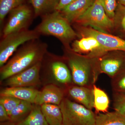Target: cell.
<instances>
[{"label": "cell", "mask_w": 125, "mask_h": 125, "mask_svg": "<svg viewBox=\"0 0 125 125\" xmlns=\"http://www.w3.org/2000/svg\"><path fill=\"white\" fill-rule=\"evenodd\" d=\"M95 0H76L59 11L70 23L75 22L93 4Z\"/></svg>", "instance_id": "cell-14"}, {"label": "cell", "mask_w": 125, "mask_h": 125, "mask_svg": "<svg viewBox=\"0 0 125 125\" xmlns=\"http://www.w3.org/2000/svg\"><path fill=\"white\" fill-rule=\"evenodd\" d=\"M64 125V124H62V125Z\"/></svg>", "instance_id": "cell-33"}, {"label": "cell", "mask_w": 125, "mask_h": 125, "mask_svg": "<svg viewBox=\"0 0 125 125\" xmlns=\"http://www.w3.org/2000/svg\"><path fill=\"white\" fill-rule=\"evenodd\" d=\"M99 57L97 62L99 73L106 74L112 79L125 72L123 70L125 60L122 57L104 55Z\"/></svg>", "instance_id": "cell-11"}, {"label": "cell", "mask_w": 125, "mask_h": 125, "mask_svg": "<svg viewBox=\"0 0 125 125\" xmlns=\"http://www.w3.org/2000/svg\"><path fill=\"white\" fill-rule=\"evenodd\" d=\"M37 39L25 43L10 60L1 67V80H6L42 61L47 46Z\"/></svg>", "instance_id": "cell-1"}, {"label": "cell", "mask_w": 125, "mask_h": 125, "mask_svg": "<svg viewBox=\"0 0 125 125\" xmlns=\"http://www.w3.org/2000/svg\"><path fill=\"white\" fill-rule=\"evenodd\" d=\"M42 17V22L36 29L40 34L54 36L64 43L69 42L77 36L70 23L60 11L56 10Z\"/></svg>", "instance_id": "cell-3"}, {"label": "cell", "mask_w": 125, "mask_h": 125, "mask_svg": "<svg viewBox=\"0 0 125 125\" xmlns=\"http://www.w3.org/2000/svg\"><path fill=\"white\" fill-rule=\"evenodd\" d=\"M25 0H0V22L12 10L24 3Z\"/></svg>", "instance_id": "cell-23"}, {"label": "cell", "mask_w": 125, "mask_h": 125, "mask_svg": "<svg viewBox=\"0 0 125 125\" xmlns=\"http://www.w3.org/2000/svg\"><path fill=\"white\" fill-rule=\"evenodd\" d=\"M72 51L78 54H86L89 58H98L106 53L95 38L84 36L74 41L72 44Z\"/></svg>", "instance_id": "cell-10"}, {"label": "cell", "mask_w": 125, "mask_h": 125, "mask_svg": "<svg viewBox=\"0 0 125 125\" xmlns=\"http://www.w3.org/2000/svg\"><path fill=\"white\" fill-rule=\"evenodd\" d=\"M65 125H94L96 115L92 109L64 97L59 105Z\"/></svg>", "instance_id": "cell-4"}, {"label": "cell", "mask_w": 125, "mask_h": 125, "mask_svg": "<svg viewBox=\"0 0 125 125\" xmlns=\"http://www.w3.org/2000/svg\"><path fill=\"white\" fill-rule=\"evenodd\" d=\"M10 121V116L7 111L2 105L0 104V122H4Z\"/></svg>", "instance_id": "cell-29"}, {"label": "cell", "mask_w": 125, "mask_h": 125, "mask_svg": "<svg viewBox=\"0 0 125 125\" xmlns=\"http://www.w3.org/2000/svg\"><path fill=\"white\" fill-rule=\"evenodd\" d=\"M76 0H60L56 10L60 11L65 7Z\"/></svg>", "instance_id": "cell-30"}, {"label": "cell", "mask_w": 125, "mask_h": 125, "mask_svg": "<svg viewBox=\"0 0 125 125\" xmlns=\"http://www.w3.org/2000/svg\"><path fill=\"white\" fill-rule=\"evenodd\" d=\"M73 52L67 59L73 83L80 86H93L100 74L97 62L93 63L94 58Z\"/></svg>", "instance_id": "cell-2"}, {"label": "cell", "mask_w": 125, "mask_h": 125, "mask_svg": "<svg viewBox=\"0 0 125 125\" xmlns=\"http://www.w3.org/2000/svg\"><path fill=\"white\" fill-rule=\"evenodd\" d=\"M68 95L75 102L90 109L94 108L93 86L71 85L67 89Z\"/></svg>", "instance_id": "cell-12"}, {"label": "cell", "mask_w": 125, "mask_h": 125, "mask_svg": "<svg viewBox=\"0 0 125 125\" xmlns=\"http://www.w3.org/2000/svg\"><path fill=\"white\" fill-rule=\"evenodd\" d=\"M42 62L27 69L11 76L6 79V84L9 87H31L40 83V71Z\"/></svg>", "instance_id": "cell-9"}, {"label": "cell", "mask_w": 125, "mask_h": 125, "mask_svg": "<svg viewBox=\"0 0 125 125\" xmlns=\"http://www.w3.org/2000/svg\"><path fill=\"white\" fill-rule=\"evenodd\" d=\"M40 34L36 30L27 29L3 37L0 42V66L2 67L21 45L37 39Z\"/></svg>", "instance_id": "cell-5"}, {"label": "cell", "mask_w": 125, "mask_h": 125, "mask_svg": "<svg viewBox=\"0 0 125 125\" xmlns=\"http://www.w3.org/2000/svg\"><path fill=\"white\" fill-rule=\"evenodd\" d=\"M9 14V20L3 30V37L28 29L33 16H35L32 7L24 3L12 10Z\"/></svg>", "instance_id": "cell-7"}, {"label": "cell", "mask_w": 125, "mask_h": 125, "mask_svg": "<svg viewBox=\"0 0 125 125\" xmlns=\"http://www.w3.org/2000/svg\"><path fill=\"white\" fill-rule=\"evenodd\" d=\"M118 3L123 5H125V0H117Z\"/></svg>", "instance_id": "cell-32"}, {"label": "cell", "mask_w": 125, "mask_h": 125, "mask_svg": "<svg viewBox=\"0 0 125 125\" xmlns=\"http://www.w3.org/2000/svg\"><path fill=\"white\" fill-rule=\"evenodd\" d=\"M113 92L125 94V72L112 79Z\"/></svg>", "instance_id": "cell-27"}, {"label": "cell", "mask_w": 125, "mask_h": 125, "mask_svg": "<svg viewBox=\"0 0 125 125\" xmlns=\"http://www.w3.org/2000/svg\"><path fill=\"white\" fill-rule=\"evenodd\" d=\"M33 104L27 101H21L10 114V121L16 124L24 120L31 112Z\"/></svg>", "instance_id": "cell-22"}, {"label": "cell", "mask_w": 125, "mask_h": 125, "mask_svg": "<svg viewBox=\"0 0 125 125\" xmlns=\"http://www.w3.org/2000/svg\"><path fill=\"white\" fill-rule=\"evenodd\" d=\"M30 114L17 125H49L43 115L41 106L34 104Z\"/></svg>", "instance_id": "cell-20"}, {"label": "cell", "mask_w": 125, "mask_h": 125, "mask_svg": "<svg viewBox=\"0 0 125 125\" xmlns=\"http://www.w3.org/2000/svg\"><path fill=\"white\" fill-rule=\"evenodd\" d=\"M39 91L33 87H8L1 90L0 95L11 96L34 104Z\"/></svg>", "instance_id": "cell-15"}, {"label": "cell", "mask_w": 125, "mask_h": 125, "mask_svg": "<svg viewBox=\"0 0 125 125\" xmlns=\"http://www.w3.org/2000/svg\"><path fill=\"white\" fill-rule=\"evenodd\" d=\"M59 1L60 0H29L36 16H42L56 11Z\"/></svg>", "instance_id": "cell-16"}, {"label": "cell", "mask_w": 125, "mask_h": 125, "mask_svg": "<svg viewBox=\"0 0 125 125\" xmlns=\"http://www.w3.org/2000/svg\"><path fill=\"white\" fill-rule=\"evenodd\" d=\"M94 125H125V117L117 112L99 113Z\"/></svg>", "instance_id": "cell-19"}, {"label": "cell", "mask_w": 125, "mask_h": 125, "mask_svg": "<svg viewBox=\"0 0 125 125\" xmlns=\"http://www.w3.org/2000/svg\"><path fill=\"white\" fill-rule=\"evenodd\" d=\"M114 24L117 25L125 32V5L118 3L114 19Z\"/></svg>", "instance_id": "cell-26"}, {"label": "cell", "mask_w": 125, "mask_h": 125, "mask_svg": "<svg viewBox=\"0 0 125 125\" xmlns=\"http://www.w3.org/2000/svg\"><path fill=\"white\" fill-rule=\"evenodd\" d=\"M93 89L94 108L97 112H107L110 103L107 94L105 91L97 87L95 84L93 85Z\"/></svg>", "instance_id": "cell-21"}, {"label": "cell", "mask_w": 125, "mask_h": 125, "mask_svg": "<svg viewBox=\"0 0 125 125\" xmlns=\"http://www.w3.org/2000/svg\"><path fill=\"white\" fill-rule=\"evenodd\" d=\"M43 114L49 125L62 124V113L59 105L45 104L41 105Z\"/></svg>", "instance_id": "cell-17"}, {"label": "cell", "mask_w": 125, "mask_h": 125, "mask_svg": "<svg viewBox=\"0 0 125 125\" xmlns=\"http://www.w3.org/2000/svg\"><path fill=\"white\" fill-rule=\"evenodd\" d=\"M75 22L106 33L115 25L114 20L108 17L99 0H95L91 7Z\"/></svg>", "instance_id": "cell-6"}, {"label": "cell", "mask_w": 125, "mask_h": 125, "mask_svg": "<svg viewBox=\"0 0 125 125\" xmlns=\"http://www.w3.org/2000/svg\"><path fill=\"white\" fill-rule=\"evenodd\" d=\"M82 37L92 36L97 40L106 52L114 51L125 52V40L120 37L97 30L91 27L80 30Z\"/></svg>", "instance_id": "cell-8"}, {"label": "cell", "mask_w": 125, "mask_h": 125, "mask_svg": "<svg viewBox=\"0 0 125 125\" xmlns=\"http://www.w3.org/2000/svg\"><path fill=\"white\" fill-rule=\"evenodd\" d=\"M113 98L115 111L125 117V94L113 92Z\"/></svg>", "instance_id": "cell-24"}, {"label": "cell", "mask_w": 125, "mask_h": 125, "mask_svg": "<svg viewBox=\"0 0 125 125\" xmlns=\"http://www.w3.org/2000/svg\"><path fill=\"white\" fill-rule=\"evenodd\" d=\"M21 101L11 96H1L0 98V104L5 108L10 116L11 111L20 103Z\"/></svg>", "instance_id": "cell-25"}, {"label": "cell", "mask_w": 125, "mask_h": 125, "mask_svg": "<svg viewBox=\"0 0 125 125\" xmlns=\"http://www.w3.org/2000/svg\"><path fill=\"white\" fill-rule=\"evenodd\" d=\"M51 70L55 79L61 83L69 84L73 81L71 72L62 62L56 61L52 62Z\"/></svg>", "instance_id": "cell-18"}, {"label": "cell", "mask_w": 125, "mask_h": 125, "mask_svg": "<svg viewBox=\"0 0 125 125\" xmlns=\"http://www.w3.org/2000/svg\"><path fill=\"white\" fill-rule=\"evenodd\" d=\"M108 17L114 20L118 3L117 0H99Z\"/></svg>", "instance_id": "cell-28"}, {"label": "cell", "mask_w": 125, "mask_h": 125, "mask_svg": "<svg viewBox=\"0 0 125 125\" xmlns=\"http://www.w3.org/2000/svg\"><path fill=\"white\" fill-rule=\"evenodd\" d=\"M64 90L60 87L54 84H49L39 91L34 104L40 106L45 104L59 105L64 98Z\"/></svg>", "instance_id": "cell-13"}, {"label": "cell", "mask_w": 125, "mask_h": 125, "mask_svg": "<svg viewBox=\"0 0 125 125\" xmlns=\"http://www.w3.org/2000/svg\"><path fill=\"white\" fill-rule=\"evenodd\" d=\"M0 125H17L16 124L13 123L10 121L6 122H0Z\"/></svg>", "instance_id": "cell-31"}]
</instances>
